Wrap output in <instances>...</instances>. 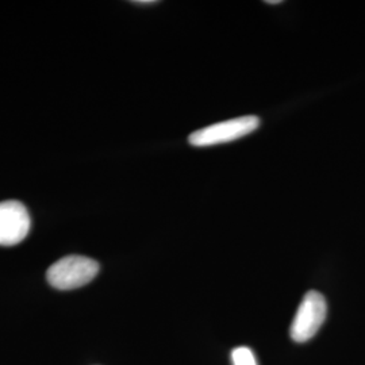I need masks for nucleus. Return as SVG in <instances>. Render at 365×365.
Returning <instances> with one entry per match:
<instances>
[{
  "instance_id": "3",
  "label": "nucleus",
  "mask_w": 365,
  "mask_h": 365,
  "mask_svg": "<svg viewBox=\"0 0 365 365\" xmlns=\"http://www.w3.org/2000/svg\"><path fill=\"white\" fill-rule=\"evenodd\" d=\"M325 297L317 291H309L302 299L298 312L291 324L289 334L295 342H307L313 339L327 319Z\"/></svg>"
},
{
  "instance_id": "7",
  "label": "nucleus",
  "mask_w": 365,
  "mask_h": 365,
  "mask_svg": "<svg viewBox=\"0 0 365 365\" xmlns=\"http://www.w3.org/2000/svg\"><path fill=\"white\" fill-rule=\"evenodd\" d=\"M265 3H268V4H280L282 0H268V1H265Z\"/></svg>"
},
{
  "instance_id": "2",
  "label": "nucleus",
  "mask_w": 365,
  "mask_h": 365,
  "mask_svg": "<svg viewBox=\"0 0 365 365\" xmlns=\"http://www.w3.org/2000/svg\"><path fill=\"white\" fill-rule=\"evenodd\" d=\"M260 118L256 115L235 118L194 131L188 137V143L197 148L232 143L257 130L260 128Z\"/></svg>"
},
{
  "instance_id": "1",
  "label": "nucleus",
  "mask_w": 365,
  "mask_h": 365,
  "mask_svg": "<svg viewBox=\"0 0 365 365\" xmlns=\"http://www.w3.org/2000/svg\"><path fill=\"white\" fill-rule=\"evenodd\" d=\"M99 274V264L86 256H66L52 264L46 272V279L57 289H75L92 282Z\"/></svg>"
},
{
  "instance_id": "6",
  "label": "nucleus",
  "mask_w": 365,
  "mask_h": 365,
  "mask_svg": "<svg viewBox=\"0 0 365 365\" xmlns=\"http://www.w3.org/2000/svg\"><path fill=\"white\" fill-rule=\"evenodd\" d=\"M134 4H156V0H138V1H133Z\"/></svg>"
},
{
  "instance_id": "4",
  "label": "nucleus",
  "mask_w": 365,
  "mask_h": 365,
  "mask_svg": "<svg viewBox=\"0 0 365 365\" xmlns=\"http://www.w3.org/2000/svg\"><path fill=\"white\" fill-rule=\"evenodd\" d=\"M31 220L26 207L18 200L0 202V245L13 247L26 238Z\"/></svg>"
},
{
  "instance_id": "5",
  "label": "nucleus",
  "mask_w": 365,
  "mask_h": 365,
  "mask_svg": "<svg viewBox=\"0 0 365 365\" xmlns=\"http://www.w3.org/2000/svg\"><path fill=\"white\" fill-rule=\"evenodd\" d=\"M233 365H257L253 352L247 346H240L232 352Z\"/></svg>"
}]
</instances>
